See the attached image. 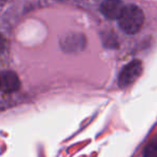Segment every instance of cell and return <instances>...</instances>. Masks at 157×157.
Masks as SVG:
<instances>
[{
	"mask_svg": "<svg viewBox=\"0 0 157 157\" xmlns=\"http://www.w3.org/2000/svg\"><path fill=\"white\" fill-rule=\"evenodd\" d=\"M144 23V14L139 7L135 5L125 6L120 18L118 25L124 33L128 35L137 33Z\"/></svg>",
	"mask_w": 157,
	"mask_h": 157,
	"instance_id": "1",
	"label": "cell"
},
{
	"mask_svg": "<svg viewBox=\"0 0 157 157\" xmlns=\"http://www.w3.org/2000/svg\"><path fill=\"white\" fill-rule=\"evenodd\" d=\"M142 72V63L140 60H132L123 68L118 78L120 87H127L140 76Z\"/></svg>",
	"mask_w": 157,
	"mask_h": 157,
	"instance_id": "2",
	"label": "cell"
},
{
	"mask_svg": "<svg viewBox=\"0 0 157 157\" xmlns=\"http://www.w3.org/2000/svg\"><path fill=\"white\" fill-rule=\"evenodd\" d=\"M125 6L121 0H105L100 6V11L110 20H118Z\"/></svg>",
	"mask_w": 157,
	"mask_h": 157,
	"instance_id": "3",
	"label": "cell"
},
{
	"mask_svg": "<svg viewBox=\"0 0 157 157\" xmlns=\"http://www.w3.org/2000/svg\"><path fill=\"white\" fill-rule=\"evenodd\" d=\"M21 86L18 76L12 71H6L2 73V90L7 93L18 90Z\"/></svg>",
	"mask_w": 157,
	"mask_h": 157,
	"instance_id": "4",
	"label": "cell"
},
{
	"mask_svg": "<svg viewBox=\"0 0 157 157\" xmlns=\"http://www.w3.org/2000/svg\"><path fill=\"white\" fill-rule=\"evenodd\" d=\"M144 157H157V138L153 139L144 148Z\"/></svg>",
	"mask_w": 157,
	"mask_h": 157,
	"instance_id": "5",
	"label": "cell"
}]
</instances>
